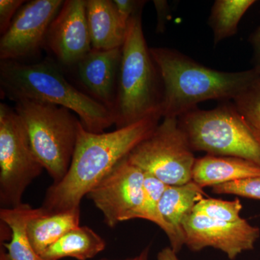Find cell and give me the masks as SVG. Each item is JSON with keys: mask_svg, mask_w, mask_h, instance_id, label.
<instances>
[{"mask_svg": "<svg viewBox=\"0 0 260 260\" xmlns=\"http://www.w3.org/2000/svg\"><path fill=\"white\" fill-rule=\"evenodd\" d=\"M80 208L55 213H48L44 209L42 214L32 218L27 225L29 241L41 255L43 251L67 233L80 226Z\"/></svg>", "mask_w": 260, "mask_h": 260, "instance_id": "2e32d148", "label": "cell"}, {"mask_svg": "<svg viewBox=\"0 0 260 260\" xmlns=\"http://www.w3.org/2000/svg\"><path fill=\"white\" fill-rule=\"evenodd\" d=\"M205 194L203 188L191 181L183 185L168 186L160 199L162 218L177 234L182 246L184 245L183 221Z\"/></svg>", "mask_w": 260, "mask_h": 260, "instance_id": "ac0fdd59", "label": "cell"}, {"mask_svg": "<svg viewBox=\"0 0 260 260\" xmlns=\"http://www.w3.org/2000/svg\"><path fill=\"white\" fill-rule=\"evenodd\" d=\"M194 151L245 159L260 167V134L233 102L210 110L197 107L178 118Z\"/></svg>", "mask_w": 260, "mask_h": 260, "instance_id": "5b68a950", "label": "cell"}, {"mask_svg": "<svg viewBox=\"0 0 260 260\" xmlns=\"http://www.w3.org/2000/svg\"><path fill=\"white\" fill-rule=\"evenodd\" d=\"M260 177V167L245 159L207 155L196 159L192 181L202 188Z\"/></svg>", "mask_w": 260, "mask_h": 260, "instance_id": "9a60e30c", "label": "cell"}, {"mask_svg": "<svg viewBox=\"0 0 260 260\" xmlns=\"http://www.w3.org/2000/svg\"><path fill=\"white\" fill-rule=\"evenodd\" d=\"M150 246H148L141 251L138 255L133 256V257L126 258V259H108V258H102V259L98 260H149V255H150Z\"/></svg>", "mask_w": 260, "mask_h": 260, "instance_id": "f546056e", "label": "cell"}, {"mask_svg": "<svg viewBox=\"0 0 260 260\" xmlns=\"http://www.w3.org/2000/svg\"><path fill=\"white\" fill-rule=\"evenodd\" d=\"M23 0H0V34L4 35L19 9L25 3Z\"/></svg>", "mask_w": 260, "mask_h": 260, "instance_id": "d4e9b609", "label": "cell"}, {"mask_svg": "<svg viewBox=\"0 0 260 260\" xmlns=\"http://www.w3.org/2000/svg\"><path fill=\"white\" fill-rule=\"evenodd\" d=\"M167 184L159 180L148 173H145L144 178V201H143V219L156 224L164 231L169 238L171 247L178 253L182 248L180 241L172 228L162 218L160 210V201L164 191L167 189Z\"/></svg>", "mask_w": 260, "mask_h": 260, "instance_id": "44dd1931", "label": "cell"}, {"mask_svg": "<svg viewBox=\"0 0 260 260\" xmlns=\"http://www.w3.org/2000/svg\"><path fill=\"white\" fill-rule=\"evenodd\" d=\"M63 0H32L15 15L0 39V60L23 61L37 56L45 47L46 39Z\"/></svg>", "mask_w": 260, "mask_h": 260, "instance_id": "30bf717a", "label": "cell"}, {"mask_svg": "<svg viewBox=\"0 0 260 260\" xmlns=\"http://www.w3.org/2000/svg\"><path fill=\"white\" fill-rule=\"evenodd\" d=\"M156 9L157 16H158V23H157V32H162L165 30L166 25L169 21V17L170 16V8L167 1L162 0H155L153 1Z\"/></svg>", "mask_w": 260, "mask_h": 260, "instance_id": "83f0119b", "label": "cell"}, {"mask_svg": "<svg viewBox=\"0 0 260 260\" xmlns=\"http://www.w3.org/2000/svg\"><path fill=\"white\" fill-rule=\"evenodd\" d=\"M162 84V118H179L210 100H234L259 74L251 69L223 72L200 64L180 51L150 48Z\"/></svg>", "mask_w": 260, "mask_h": 260, "instance_id": "3957f363", "label": "cell"}, {"mask_svg": "<svg viewBox=\"0 0 260 260\" xmlns=\"http://www.w3.org/2000/svg\"><path fill=\"white\" fill-rule=\"evenodd\" d=\"M158 260H179L177 256V253L173 250L172 248L166 247L162 249L161 251H159Z\"/></svg>", "mask_w": 260, "mask_h": 260, "instance_id": "f1b7e54d", "label": "cell"}, {"mask_svg": "<svg viewBox=\"0 0 260 260\" xmlns=\"http://www.w3.org/2000/svg\"><path fill=\"white\" fill-rule=\"evenodd\" d=\"M184 245L193 251L207 247L219 249L234 260L245 251L252 250L260 229L246 219L234 223L220 221L192 211L183 221Z\"/></svg>", "mask_w": 260, "mask_h": 260, "instance_id": "8fae6325", "label": "cell"}, {"mask_svg": "<svg viewBox=\"0 0 260 260\" xmlns=\"http://www.w3.org/2000/svg\"><path fill=\"white\" fill-rule=\"evenodd\" d=\"M144 178L145 172L126 157L88 193L87 197L102 212L108 226L143 219Z\"/></svg>", "mask_w": 260, "mask_h": 260, "instance_id": "9c48e42d", "label": "cell"}, {"mask_svg": "<svg viewBox=\"0 0 260 260\" xmlns=\"http://www.w3.org/2000/svg\"><path fill=\"white\" fill-rule=\"evenodd\" d=\"M63 70L51 57L32 64L0 60L2 98L15 103L32 100L61 106L78 115L87 131L104 133L114 124L112 111L68 82Z\"/></svg>", "mask_w": 260, "mask_h": 260, "instance_id": "7a4b0ae2", "label": "cell"}, {"mask_svg": "<svg viewBox=\"0 0 260 260\" xmlns=\"http://www.w3.org/2000/svg\"><path fill=\"white\" fill-rule=\"evenodd\" d=\"M43 212L42 207L32 208L25 203L16 208L0 209L1 222L6 224L11 231L10 242L1 243V245L13 260H47L32 248L26 232L28 222Z\"/></svg>", "mask_w": 260, "mask_h": 260, "instance_id": "e0dca14e", "label": "cell"}, {"mask_svg": "<svg viewBox=\"0 0 260 260\" xmlns=\"http://www.w3.org/2000/svg\"><path fill=\"white\" fill-rule=\"evenodd\" d=\"M15 109L0 104V206L16 208L24 192L44 170Z\"/></svg>", "mask_w": 260, "mask_h": 260, "instance_id": "52a82bcc", "label": "cell"}, {"mask_svg": "<svg viewBox=\"0 0 260 260\" xmlns=\"http://www.w3.org/2000/svg\"><path fill=\"white\" fill-rule=\"evenodd\" d=\"M0 260H13L9 255L4 246L0 247Z\"/></svg>", "mask_w": 260, "mask_h": 260, "instance_id": "4dcf8cb0", "label": "cell"}, {"mask_svg": "<svg viewBox=\"0 0 260 260\" xmlns=\"http://www.w3.org/2000/svg\"><path fill=\"white\" fill-rule=\"evenodd\" d=\"M45 48L63 69H71L92 50L86 0L64 2L48 30Z\"/></svg>", "mask_w": 260, "mask_h": 260, "instance_id": "7c38bea8", "label": "cell"}, {"mask_svg": "<svg viewBox=\"0 0 260 260\" xmlns=\"http://www.w3.org/2000/svg\"><path fill=\"white\" fill-rule=\"evenodd\" d=\"M127 159L169 186L192 181L196 161L178 118H164L153 133L130 152Z\"/></svg>", "mask_w": 260, "mask_h": 260, "instance_id": "ba28073f", "label": "cell"}, {"mask_svg": "<svg viewBox=\"0 0 260 260\" xmlns=\"http://www.w3.org/2000/svg\"><path fill=\"white\" fill-rule=\"evenodd\" d=\"M256 1L254 0H216L208 18L213 30L214 44L236 35L241 20Z\"/></svg>", "mask_w": 260, "mask_h": 260, "instance_id": "ffe728a7", "label": "cell"}, {"mask_svg": "<svg viewBox=\"0 0 260 260\" xmlns=\"http://www.w3.org/2000/svg\"><path fill=\"white\" fill-rule=\"evenodd\" d=\"M248 42L252 49V69L260 75V26L251 32Z\"/></svg>", "mask_w": 260, "mask_h": 260, "instance_id": "4316f807", "label": "cell"}, {"mask_svg": "<svg viewBox=\"0 0 260 260\" xmlns=\"http://www.w3.org/2000/svg\"><path fill=\"white\" fill-rule=\"evenodd\" d=\"M212 191L218 194H234L243 198L260 200V177L232 181L212 187Z\"/></svg>", "mask_w": 260, "mask_h": 260, "instance_id": "cb8c5ba5", "label": "cell"}, {"mask_svg": "<svg viewBox=\"0 0 260 260\" xmlns=\"http://www.w3.org/2000/svg\"><path fill=\"white\" fill-rule=\"evenodd\" d=\"M122 47L110 50L92 49L71 69L84 93L113 113L115 105Z\"/></svg>", "mask_w": 260, "mask_h": 260, "instance_id": "4fadbf2b", "label": "cell"}, {"mask_svg": "<svg viewBox=\"0 0 260 260\" xmlns=\"http://www.w3.org/2000/svg\"><path fill=\"white\" fill-rule=\"evenodd\" d=\"M118 13L124 23L128 24L130 19L143 9L145 1L136 0H114Z\"/></svg>", "mask_w": 260, "mask_h": 260, "instance_id": "484cf974", "label": "cell"}, {"mask_svg": "<svg viewBox=\"0 0 260 260\" xmlns=\"http://www.w3.org/2000/svg\"><path fill=\"white\" fill-rule=\"evenodd\" d=\"M86 17L92 49L122 47L128 24L124 23L112 0H86Z\"/></svg>", "mask_w": 260, "mask_h": 260, "instance_id": "5bb4252c", "label": "cell"}, {"mask_svg": "<svg viewBox=\"0 0 260 260\" xmlns=\"http://www.w3.org/2000/svg\"><path fill=\"white\" fill-rule=\"evenodd\" d=\"M142 11L128 23L114 114L116 129L125 127L160 113L162 84L160 73L147 45Z\"/></svg>", "mask_w": 260, "mask_h": 260, "instance_id": "277c9868", "label": "cell"}, {"mask_svg": "<svg viewBox=\"0 0 260 260\" xmlns=\"http://www.w3.org/2000/svg\"><path fill=\"white\" fill-rule=\"evenodd\" d=\"M239 112L260 134V75L232 101Z\"/></svg>", "mask_w": 260, "mask_h": 260, "instance_id": "7402d4cb", "label": "cell"}, {"mask_svg": "<svg viewBox=\"0 0 260 260\" xmlns=\"http://www.w3.org/2000/svg\"><path fill=\"white\" fill-rule=\"evenodd\" d=\"M242 210V203L238 198L233 201L203 198L195 205L193 211L220 221L234 223L242 220L240 215Z\"/></svg>", "mask_w": 260, "mask_h": 260, "instance_id": "603a6c76", "label": "cell"}, {"mask_svg": "<svg viewBox=\"0 0 260 260\" xmlns=\"http://www.w3.org/2000/svg\"><path fill=\"white\" fill-rule=\"evenodd\" d=\"M161 118L158 113L110 133H90L80 124L69 170L49 186L42 208L48 213L80 208L84 197L153 133Z\"/></svg>", "mask_w": 260, "mask_h": 260, "instance_id": "6da1fadb", "label": "cell"}, {"mask_svg": "<svg viewBox=\"0 0 260 260\" xmlns=\"http://www.w3.org/2000/svg\"><path fill=\"white\" fill-rule=\"evenodd\" d=\"M106 246L105 240L91 228L80 225L49 246L41 256L47 260H59L65 257L88 260L104 251Z\"/></svg>", "mask_w": 260, "mask_h": 260, "instance_id": "d6986e66", "label": "cell"}, {"mask_svg": "<svg viewBox=\"0 0 260 260\" xmlns=\"http://www.w3.org/2000/svg\"><path fill=\"white\" fill-rule=\"evenodd\" d=\"M37 158L57 184L71 164L78 140L80 119L69 109L32 100L15 103Z\"/></svg>", "mask_w": 260, "mask_h": 260, "instance_id": "8992f818", "label": "cell"}]
</instances>
